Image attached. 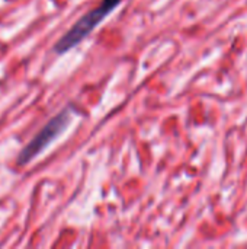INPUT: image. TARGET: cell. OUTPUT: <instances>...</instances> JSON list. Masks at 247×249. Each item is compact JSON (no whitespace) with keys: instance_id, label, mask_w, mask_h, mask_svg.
Segmentation results:
<instances>
[{"instance_id":"cell-1","label":"cell","mask_w":247,"mask_h":249,"mask_svg":"<svg viewBox=\"0 0 247 249\" xmlns=\"http://www.w3.org/2000/svg\"><path fill=\"white\" fill-rule=\"evenodd\" d=\"M122 0H102L95 9L89 10L86 15H83L54 45V51L57 54H64L79 45L87 35L92 34V31L103 22L108 15H111Z\"/></svg>"},{"instance_id":"cell-2","label":"cell","mask_w":247,"mask_h":249,"mask_svg":"<svg viewBox=\"0 0 247 249\" xmlns=\"http://www.w3.org/2000/svg\"><path fill=\"white\" fill-rule=\"evenodd\" d=\"M71 118H73L71 108H64L60 114L51 118L42 127V130L17 155V165L25 166L29 162H32L35 158H38L52 142H55L67 130V127L71 123Z\"/></svg>"}]
</instances>
